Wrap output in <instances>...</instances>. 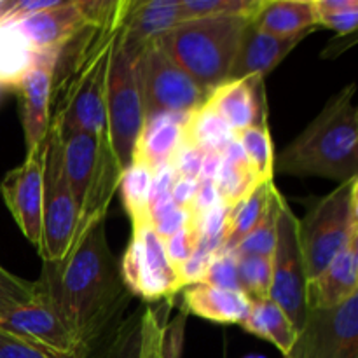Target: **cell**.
Listing matches in <instances>:
<instances>
[{"mask_svg":"<svg viewBox=\"0 0 358 358\" xmlns=\"http://www.w3.org/2000/svg\"><path fill=\"white\" fill-rule=\"evenodd\" d=\"M105 222L107 217L94 222L63 259L44 261L37 280L42 297L72 331L84 355L124 318L133 299L122 280L121 262L108 247Z\"/></svg>","mask_w":358,"mask_h":358,"instance_id":"1","label":"cell"},{"mask_svg":"<svg viewBox=\"0 0 358 358\" xmlns=\"http://www.w3.org/2000/svg\"><path fill=\"white\" fill-rule=\"evenodd\" d=\"M129 3L131 0H112L103 17L87 21L58 52L49 129L59 135L86 131L98 140H108L107 80Z\"/></svg>","mask_w":358,"mask_h":358,"instance_id":"2","label":"cell"},{"mask_svg":"<svg viewBox=\"0 0 358 358\" xmlns=\"http://www.w3.org/2000/svg\"><path fill=\"white\" fill-rule=\"evenodd\" d=\"M357 86L343 87L311 124L275 159L280 173L324 177L339 184L358 177Z\"/></svg>","mask_w":358,"mask_h":358,"instance_id":"3","label":"cell"},{"mask_svg":"<svg viewBox=\"0 0 358 358\" xmlns=\"http://www.w3.org/2000/svg\"><path fill=\"white\" fill-rule=\"evenodd\" d=\"M247 23L248 17L243 16L187 20L164 31L154 42L210 94L229 79Z\"/></svg>","mask_w":358,"mask_h":358,"instance_id":"4","label":"cell"},{"mask_svg":"<svg viewBox=\"0 0 358 358\" xmlns=\"http://www.w3.org/2000/svg\"><path fill=\"white\" fill-rule=\"evenodd\" d=\"M358 234V177L318 199L297 224L308 282L317 278Z\"/></svg>","mask_w":358,"mask_h":358,"instance_id":"5","label":"cell"},{"mask_svg":"<svg viewBox=\"0 0 358 358\" xmlns=\"http://www.w3.org/2000/svg\"><path fill=\"white\" fill-rule=\"evenodd\" d=\"M136 58L138 55L126 48L119 37L107 80V129L112 152L122 170L131 164L133 150L145 122Z\"/></svg>","mask_w":358,"mask_h":358,"instance_id":"6","label":"cell"},{"mask_svg":"<svg viewBox=\"0 0 358 358\" xmlns=\"http://www.w3.org/2000/svg\"><path fill=\"white\" fill-rule=\"evenodd\" d=\"M140 96L145 119L156 114H191L208 100L198 86L156 42L136 58Z\"/></svg>","mask_w":358,"mask_h":358,"instance_id":"7","label":"cell"},{"mask_svg":"<svg viewBox=\"0 0 358 358\" xmlns=\"http://www.w3.org/2000/svg\"><path fill=\"white\" fill-rule=\"evenodd\" d=\"M48 140L42 196V233L37 250L42 261L55 262L65 257L72 245L79 210L63 170L59 135L49 129Z\"/></svg>","mask_w":358,"mask_h":358,"instance_id":"8","label":"cell"},{"mask_svg":"<svg viewBox=\"0 0 358 358\" xmlns=\"http://www.w3.org/2000/svg\"><path fill=\"white\" fill-rule=\"evenodd\" d=\"M121 275L131 296L145 303L175 301L184 290L178 273L168 259L164 243L150 222L133 226L131 240L121 261Z\"/></svg>","mask_w":358,"mask_h":358,"instance_id":"9","label":"cell"},{"mask_svg":"<svg viewBox=\"0 0 358 358\" xmlns=\"http://www.w3.org/2000/svg\"><path fill=\"white\" fill-rule=\"evenodd\" d=\"M285 358H358V292L324 310H308Z\"/></svg>","mask_w":358,"mask_h":358,"instance_id":"10","label":"cell"},{"mask_svg":"<svg viewBox=\"0 0 358 358\" xmlns=\"http://www.w3.org/2000/svg\"><path fill=\"white\" fill-rule=\"evenodd\" d=\"M299 219L294 215L289 203L283 201L278 217V234L273 252V282L269 299L275 301L283 313L289 317L296 331L303 329L308 315L306 287L308 278L304 271L303 254L297 236Z\"/></svg>","mask_w":358,"mask_h":358,"instance_id":"11","label":"cell"},{"mask_svg":"<svg viewBox=\"0 0 358 358\" xmlns=\"http://www.w3.org/2000/svg\"><path fill=\"white\" fill-rule=\"evenodd\" d=\"M171 304L173 301H168L164 311L145 304L124 315L83 358H163L161 343Z\"/></svg>","mask_w":358,"mask_h":358,"instance_id":"12","label":"cell"},{"mask_svg":"<svg viewBox=\"0 0 358 358\" xmlns=\"http://www.w3.org/2000/svg\"><path fill=\"white\" fill-rule=\"evenodd\" d=\"M44 142L27 152L23 164L10 170L0 184V192L17 227L30 243L38 247L42 233V196H44V168L48 156Z\"/></svg>","mask_w":358,"mask_h":358,"instance_id":"13","label":"cell"},{"mask_svg":"<svg viewBox=\"0 0 358 358\" xmlns=\"http://www.w3.org/2000/svg\"><path fill=\"white\" fill-rule=\"evenodd\" d=\"M0 331L23 339L28 345L62 357H84L80 343L56 315L51 304L38 296L37 301L0 317Z\"/></svg>","mask_w":358,"mask_h":358,"instance_id":"14","label":"cell"},{"mask_svg":"<svg viewBox=\"0 0 358 358\" xmlns=\"http://www.w3.org/2000/svg\"><path fill=\"white\" fill-rule=\"evenodd\" d=\"M58 52H37L34 66L17 86L27 152L48 138L51 114L52 72Z\"/></svg>","mask_w":358,"mask_h":358,"instance_id":"15","label":"cell"},{"mask_svg":"<svg viewBox=\"0 0 358 358\" xmlns=\"http://www.w3.org/2000/svg\"><path fill=\"white\" fill-rule=\"evenodd\" d=\"M236 133L268 122V100L262 77L226 80L205 101Z\"/></svg>","mask_w":358,"mask_h":358,"instance_id":"16","label":"cell"},{"mask_svg":"<svg viewBox=\"0 0 358 358\" xmlns=\"http://www.w3.org/2000/svg\"><path fill=\"white\" fill-rule=\"evenodd\" d=\"M310 34L311 31H304L296 37H275V35H269L255 28L248 20L247 27L241 34L236 58L231 66L227 80L247 79V77L264 79Z\"/></svg>","mask_w":358,"mask_h":358,"instance_id":"17","label":"cell"},{"mask_svg":"<svg viewBox=\"0 0 358 358\" xmlns=\"http://www.w3.org/2000/svg\"><path fill=\"white\" fill-rule=\"evenodd\" d=\"M86 23L77 0H63L55 9L31 14L14 24L35 52H59Z\"/></svg>","mask_w":358,"mask_h":358,"instance_id":"18","label":"cell"},{"mask_svg":"<svg viewBox=\"0 0 358 358\" xmlns=\"http://www.w3.org/2000/svg\"><path fill=\"white\" fill-rule=\"evenodd\" d=\"M59 142H62L65 177L69 180L73 199H76L77 210H80L87 191H90L91 184L96 177L98 163L103 156L114 152H112L108 140H98L96 136L86 131L63 133V135H59Z\"/></svg>","mask_w":358,"mask_h":358,"instance_id":"19","label":"cell"},{"mask_svg":"<svg viewBox=\"0 0 358 358\" xmlns=\"http://www.w3.org/2000/svg\"><path fill=\"white\" fill-rule=\"evenodd\" d=\"M358 292V234L348 247L320 273L308 282V310H324L343 303Z\"/></svg>","mask_w":358,"mask_h":358,"instance_id":"20","label":"cell"},{"mask_svg":"<svg viewBox=\"0 0 358 358\" xmlns=\"http://www.w3.org/2000/svg\"><path fill=\"white\" fill-rule=\"evenodd\" d=\"M178 23H182L180 0H131L121 41L126 48L140 55L143 48Z\"/></svg>","mask_w":358,"mask_h":358,"instance_id":"21","label":"cell"},{"mask_svg":"<svg viewBox=\"0 0 358 358\" xmlns=\"http://www.w3.org/2000/svg\"><path fill=\"white\" fill-rule=\"evenodd\" d=\"M184 306L189 313L215 324L241 325L250 310V299L241 290L196 283L184 289Z\"/></svg>","mask_w":358,"mask_h":358,"instance_id":"22","label":"cell"},{"mask_svg":"<svg viewBox=\"0 0 358 358\" xmlns=\"http://www.w3.org/2000/svg\"><path fill=\"white\" fill-rule=\"evenodd\" d=\"M189 114H156L145 119L143 129L138 136L133 159L147 164L152 170L166 164L171 154L182 142L185 119Z\"/></svg>","mask_w":358,"mask_h":358,"instance_id":"23","label":"cell"},{"mask_svg":"<svg viewBox=\"0 0 358 358\" xmlns=\"http://www.w3.org/2000/svg\"><path fill=\"white\" fill-rule=\"evenodd\" d=\"M250 23L275 37H296L317 28L311 0H262Z\"/></svg>","mask_w":358,"mask_h":358,"instance_id":"24","label":"cell"},{"mask_svg":"<svg viewBox=\"0 0 358 358\" xmlns=\"http://www.w3.org/2000/svg\"><path fill=\"white\" fill-rule=\"evenodd\" d=\"M241 327L250 334L275 345L283 353V357L292 350L297 339V331L292 322L283 313L282 308L269 297L250 301V310Z\"/></svg>","mask_w":358,"mask_h":358,"instance_id":"25","label":"cell"},{"mask_svg":"<svg viewBox=\"0 0 358 358\" xmlns=\"http://www.w3.org/2000/svg\"><path fill=\"white\" fill-rule=\"evenodd\" d=\"M275 192V182H264V184H259L243 201L231 208L222 250L234 252V248L259 226L262 217L268 212Z\"/></svg>","mask_w":358,"mask_h":358,"instance_id":"26","label":"cell"},{"mask_svg":"<svg viewBox=\"0 0 358 358\" xmlns=\"http://www.w3.org/2000/svg\"><path fill=\"white\" fill-rule=\"evenodd\" d=\"M37 52L14 23L0 24V91L17 90L34 66Z\"/></svg>","mask_w":358,"mask_h":358,"instance_id":"27","label":"cell"},{"mask_svg":"<svg viewBox=\"0 0 358 358\" xmlns=\"http://www.w3.org/2000/svg\"><path fill=\"white\" fill-rule=\"evenodd\" d=\"M222 168H220L215 185L224 205L233 208L257 187L259 182L254 177V171H252L238 140H233L226 147V150L222 152Z\"/></svg>","mask_w":358,"mask_h":358,"instance_id":"28","label":"cell"},{"mask_svg":"<svg viewBox=\"0 0 358 358\" xmlns=\"http://www.w3.org/2000/svg\"><path fill=\"white\" fill-rule=\"evenodd\" d=\"M236 136L226 121L206 103L192 110L185 119L182 142L198 147L203 152H224Z\"/></svg>","mask_w":358,"mask_h":358,"instance_id":"29","label":"cell"},{"mask_svg":"<svg viewBox=\"0 0 358 358\" xmlns=\"http://www.w3.org/2000/svg\"><path fill=\"white\" fill-rule=\"evenodd\" d=\"M152 175V168L138 161H131V164L122 170L119 178L117 189L121 191L122 205L131 219V226L149 222V194Z\"/></svg>","mask_w":358,"mask_h":358,"instance_id":"30","label":"cell"},{"mask_svg":"<svg viewBox=\"0 0 358 358\" xmlns=\"http://www.w3.org/2000/svg\"><path fill=\"white\" fill-rule=\"evenodd\" d=\"M234 136L243 149L259 184L271 182L275 175V147H273L268 122L261 126H252Z\"/></svg>","mask_w":358,"mask_h":358,"instance_id":"31","label":"cell"},{"mask_svg":"<svg viewBox=\"0 0 358 358\" xmlns=\"http://www.w3.org/2000/svg\"><path fill=\"white\" fill-rule=\"evenodd\" d=\"M283 198L280 194V191L276 189V192L273 194L271 203H269V208L266 212V215L262 217V220L259 222V226L234 248V254L238 257L241 255H261V257H273V252L276 247V234H278V217H280V208H282Z\"/></svg>","mask_w":358,"mask_h":358,"instance_id":"32","label":"cell"},{"mask_svg":"<svg viewBox=\"0 0 358 358\" xmlns=\"http://www.w3.org/2000/svg\"><path fill=\"white\" fill-rule=\"evenodd\" d=\"M238 282L241 292L250 301L269 297L273 282L271 257H261V255L238 257Z\"/></svg>","mask_w":358,"mask_h":358,"instance_id":"33","label":"cell"},{"mask_svg":"<svg viewBox=\"0 0 358 358\" xmlns=\"http://www.w3.org/2000/svg\"><path fill=\"white\" fill-rule=\"evenodd\" d=\"M262 0H180L182 21L198 17L243 16L250 20Z\"/></svg>","mask_w":358,"mask_h":358,"instance_id":"34","label":"cell"},{"mask_svg":"<svg viewBox=\"0 0 358 358\" xmlns=\"http://www.w3.org/2000/svg\"><path fill=\"white\" fill-rule=\"evenodd\" d=\"M37 282H27L0 266V317L38 299Z\"/></svg>","mask_w":358,"mask_h":358,"instance_id":"35","label":"cell"},{"mask_svg":"<svg viewBox=\"0 0 358 358\" xmlns=\"http://www.w3.org/2000/svg\"><path fill=\"white\" fill-rule=\"evenodd\" d=\"M201 283L224 290H241L238 282V257L234 252L217 250Z\"/></svg>","mask_w":358,"mask_h":358,"instance_id":"36","label":"cell"},{"mask_svg":"<svg viewBox=\"0 0 358 358\" xmlns=\"http://www.w3.org/2000/svg\"><path fill=\"white\" fill-rule=\"evenodd\" d=\"M198 229H196L192 222H189L187 226H184L180 231H177L168 240L163 241L164 250H166V255L170 259L171 266L175 268V271L191 257L192 252L198 247Z\"/></svg>","mask_w":358,"mask_h":358,"instance_id":"37","label":"cell"},{"mask_svg":"<svg viewBox=\"0 0 358 358\" xmlns=\"http://www.w3.org/2000/svg\"><path fill=\"white\" fill-rule=\"evenodd\" d=\"M203 157H205V152L199 150L198 147L180 142L177 150L171 154L168 164L171 166L177 178H194V180H198Z\"/></svg>","mask_w":358,"mask_h":358,"instance_id":"38","label":"cell"},{"mask_svg":"<svg viewBox=\"0 0 358 358\" xmlns=\"http://www.w3.org/2000/svg\"><path fill=\"white\" fill-rule=\"evenodd\" d=\"M213 254H215V252H210L208 248H205L203 245L198 243V247H196V250L192 252L191 257H189L187 261L177 269L178 278H180L184 289L189 285H196V283L203 282Z\"/></svg>","mask_w":358,"mask_h":358,"instance_id":"39","label":"cell"},{"mask_svg":"<svg viewBox=\"0 0 358 358\" xmlns=\"http://www.w3.org/2000/svg\"><path fill=\"white\" fill-rule=\"evenodd\" d=\"M0 358H80V357H62L49 353L45 350L28 345L23 339L0 331Z\"/></svg>","mask_w":358,"mask_h":358,"instance_id":"40","label":"cell"},{"mask_svg":"<svg viewBox=\"0 0 358 358\" xmlns=\"http://www.w3.org/2000/svg\"><path fill=\"white\" fill-rule=\"evenodd\" d=\"M187 308L182 306L180 313L173 322L164 325L163 343H161V355L163 358H180L182 346H184L185 320H187Z\"/></svg>","mask_w":358,"mask_h":358,"instance_id":"41","label":"cell"},{"mask_svg":"<svg viewBox=\"0 0 358 358\" xmlns=\"http://www.w3.org/2000/svg\"><path fill=\"white\" fill-rule=\"evenodd\" d=\"M317 17V27H325L334 30L341 37L350 34H355L358 24V7L346 10H338V13L329 14H315Z\"/></svg>","mask_w":358,"mask_h":358,"instance_id":"42","label":"cell"},{"mask_svg":"<svg viewBox=\"0 0 358 358\" xmlns=\"http://www.w3.org/2000/svg\"><path fill=\"white\" fill-rule=\"evenodd\" d=\"M220 203H222V199H220L219 191H217L215 182H199L198 192H196L194 199H192V203L187 208L191 222H196L203 213H206L213 206L220 205Z\"/></svg>","mask_w":358,"mask_h":358,"instance_id":"43","label":"cell"},{"mask_svg":"<svg viewBox=\"0 0 358 358\" xmlns=\"http://www.w3.org/2000/svg\"><path fill=\"white\" fill-rule=\"evenodd\" d=\"M189 222H191V217H189L187 210L178 208L177 206L175 210L164 213V215H161L159 219H156L154 222H150V226H152V229L156 231L157 236L164 241V240H168L171 234H175L177 231H180L182 227L187 226Z\"/></svg>","mask_w":358,"mask_h":358,"instance_id":"44","label":"cell"},{"mask_svg":"<svg viewBox=\"0 0 358 358\" xmlns=\"http://www.w3.org/2000/svg\"><path fill=\"white\" fill-rule=\"evenodd\" d=\"M175 173L171 170L170 164H161L159 168L154 170L152 175V184H150V194H149V206L152 205L154 201H157L159 198L163 196L170 194L171 191V185L175 182Z\"/></svg>","mask_w":358,"mask_h":358,"instance_id":"45","label":"cell"},{"mask_svg":"<svg viewBox=\"0 0 358 358\" xmlns=\"http://www.w3.org/2000/svg\"><path fill=\"white\" fill-rule=\"evenodd\" d=\"M198 187L199 180H194V178H175L173 185H171L170 196L178 208L187 210L189 205L192 203V199H194L196 192H198Z\"/></svg>","mask_w":358,"mask_h":358,"instance_id":"46","label":"cell"},{"mask_svg":"<svg viewBox=\"0 0 358 358\" xmlns=\"http://www.w3.org/2000/svg\"><path fill=\"white\" fill-rule=\"evenodd\" d=\"M222 152H205L199 171V182H215L222 168Z\"/></svg>","mask_w":358,"mask_h":358,"instance_id":"47","label":"cell"},{"mask_svg":"<svg viewBox=\"0 0 358 358\" xmlns=\"http://www.w3.org/2000/svg\"><path fill=\"white\" fill-rule=\"evenodd\" d=\"M315 14H329L338 13V10H346L358 7L357 0H311Z\"/></svg>","mask_w":358,"mask_h":358,"instance_id":"48","label":"cell"},{"mask_svg":"<svg viewBox=\"0 0 358 358\" xmlns=\"http://www.w3.org/2000/svg\"><path fill=\"white\" fill-rule=\"evenodd\" d=\"M243 358H266L264 355H248V357H243Z\"/></svg>","mask_w":358,"mask_h":358,"instance_id":"49","label":"cell"}]
</instances>
